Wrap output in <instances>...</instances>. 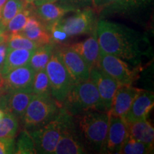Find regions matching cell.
<instances>
[{
  "mask_svg": "<svg viewBox=\"0 0 154 154\" xmlns=\"http://www.w3.org/2000/svg\"><path fill=\"white\" fill-rule=\"evenodd\" d=\"M34 50L13 49L7 47V55L1 75H5L13 69L29 64Z\"/></svg>",
  "mask_w": 154,
  "mask_h": 154,
  "instance_id": "21",
  "label": "cell"
},
{
  "mask_svg": "<svg viewBox=\"0 0 154 154\" xmlns=\"http://www.w3.org/2000/svg\"><path fill=\"white\" fill-rule=\"evenodd\" d=\"M126 125L128 134L130 137L138 141L153 146V127L146 119L133 122H126Z\"/></svg>",
  "mask_w": 154,
  "mask_h": 154,
  "instance_id": "20",
  "label": "cell"
},
{
  "mask_svg": "<svg viewBox=\"0 0 154 154\" xmlns=\"http://www.w3.org/2000/svg\"><path fill=\"white\" fill-rule=\"evenodd\" d=\"M54 51V44H46L34 50L31 57L29 65L35 72L45 69L47 63Z\"/></svg>",
  "mask_w": 154,
  "mask_h": 154,
  "instance_id": "22",
  "label": "cell"
},
{
  "mask_svg": "<svg viewBox=\"0 0 154 154\" xmlns=\"http://www.w3.org/2000/svg\"><path fill=\"white\" fill-rule=\"evenodd\" d=\"M57 24L69 37L91 34L96 30L95 13L93 9L87 7L76 11V14L68 18L61 19Z\"/></svg>",
  "mask_w": 154,
  "mask_h": 154,
  "instance_id": "8",
  "label": "cell"
},
{
  "mask_svg": "<svg viewBox=\"0 0 154 154\" xmlns=\"http://www.w3.org/2000/svg\"><path fill=\"white\" fill-rule=\"evenodd\" d=\"M45 71L51 85V96L62 106L74 81L56 51L50 58Z\"/></svg>",
  "mask_w": 154,
  "mask_h": 154,
  "instance_id": "6",
  "label": "cell"
},
{
  "mask_svg": "<svg viewBox=\"0 0 154 154\" xmlns=\"http://www.w3.org/2000/svg\"><path fill=\"white\" fill-rule=\"evenodd\" d=\"M33 96L32 89L7 90L5 96L4 111L22 119Z\"/></svg>",
  "mask_w": 154,
  "mask_h": 154,
  "instance_id": "15",
  "label": "cell"
},
{
  "mask_svg": "<svg viewBox=\"0 0 154 154\" xmlns=\"http://www.w3.org/2000/svg\"><path fill=\"white\" fill-rule=\"evenodd\" d=\"M140 1L144 0H92V5L96 12L106 10L126 9L135 7Z\"/></svg>",
  "mask_w": 154,
  "mask_h": 154,
  "instance_id": "23",
  "label": "cell"
},
{
  "mask_svg": "<svg viewBox=\"0 0 154 154\" xmlns=\"http://www.w3.org/2000/svg\"><path fill=\"white\" fill-rule=\"evenodd\" d=\"M59 116L61 121L60 137L54 153H86V146L75 124L74 116L63 107L61 108Z\"/></svg>",
  "mask_w": 154,
  "mask_h": 154,
  "instance_id": "5",
  "label": "cell"
},
{
  "mask_svg": "<svg viewBox=\"0 0 154 154\" xmlns=\"http://www.w3.org/2000/svg\"><path fill=\"white\" fill-rule=\"evenodd\" d=\"M26 6V4L21 0H7L2 10L0 22L6 27L9 21Z\"/></svg>",
  "mask_w": 154,
  "mask_h": 154,
  "instance_id": "29",
  "label": "cell"
},
{
  "mask_svg": "<svg viewBox=\"0 0 154 154\" xmlns=\"http://www.w3.org/2000/svg\"><path fill=\"white\" fill-rule=\"evenodd\" d=\"M89 79L96 85L106 111H109L113 96L121 85L99 66H95L90 69Z\"/></svg>",
  "mask_w": 154,
  "mask_h": 154,
  "instance_id": "11",
  "label": "cell"
},
{
  "mask_svg": "<svg viewBox=\"0 0 154 154\" xmlns=\"http://www.w3.org/2000/svg\"><path fill=\"white\" fill-rule=\"evenodd\" d=\"M69 47L82 57V59L87 63L90 69L92 67L98 65L100 54V47L96 30L93 33H91L90 37L86 38L85 41L72 44Z\"/></svg>",
  "mask_w": 154,
  "mask_h": 154,
  "instance_id": "18",
  "label": "cell"
},
{
  "mask_svg": "<svg viewBox=\"0 0 154 154\" xmlns=\"http://www.w3.org/2000/svg\"><path fill=\"white\" fill-rule=\"evenodd\" d=\"M19 128V119L14 114L5 112L0 119V138H14Z\"/></svg>",
  "mask_w": 154,
  "mask_h": 154,
  "instance_id": "25",
  "label": "cell"
},
{
  "mask_svg": "<svg viewBox=\"0 0 154 154\" xmlns=\"http://www.w3.org/2000/svg\"><path fill=\"white\" fill-rule=\"evenodd\" d=\"M120 85H131L137 77V72L131 70L127 63L114 55L100 51L98 65Z\"/></svg>",
  "mask_w": 154,
  "mask_h": 154,
  "instance_id": "9",
  "label": "cell"
},
{
  "mask_svg": "<svg viewBox=\"0 0 154 154\" xmlns=\"http://www.w3.org/2000/svg\"><path fill=\"white\" fill-rule=\"evenodd\" d=\"M109 111H88L74 116L75 124L84 145L103 153L109 124Z\"/></svg>",
  "mask_w": 154,
  "mask_h": 154,
  "instance_id": "2",
  "label": "cell"
},
{
  "mask_svg": "<svg viewBox=\"0 0 154 154\" xmlns=\"http://www.w3.org/2000/svg\"><path fill=\"white\" fill-rule=\"evenodd\" d=\"M32 92L36 95L44 96H51V85L45 69L35 72L33 84H32Z\"/></svg>",
  "mask_w": 154,
  "mask_h": 154,
  "instance_id": "27",
  "label": "cell"
},
{
  "mask_svg": "<svg viewBox=\"0 0 154 154\" xmlns=\"http://www.w3.org/2000/svg\"><path fill=\"white\" fill-rule=\"evenodd\" d=\"M34 6L27 5L20 12L13 17L6 26V32L7 34L19 33L22 31L26 24L29 17L33 14Z\"/></svg>",
  "mask_w": 154,
  "mask_h": 154,
  "instance_id": "24",
  "label": "cell"
},
{
  "mask_svg": "<svg viewBox=\"0 0 154 154\" xmlns=\"http://www.w3.org/2000/svg\"><path fill=\"white\" fill-rule=\"evenodd\" d=\"M127 136L128 131L124 119L110 115L103 153H119Z\"/></svg>",
  "mask_w": 154,
  "mask_h": 154,
  "instance_id": "12",
  "label": "cell"
},
{
  "mask_svg": "<svg viewBox=\"0 0 154 154\" xmlns=\"http://www.w3.org/2000/svg\"><path fill=\"white\" fill-rule=\"evenodd\" d=\"M96 32L100 51L136 63L149 48L146 36L125 25L100 20Z\"/></svg>",
  "mask_w": 154,
  "mask_h": 154,
  "instance_id": "1",
  "label": "cell"
},
{
  "mask_svg": "<svg viewBox=\"0 0 154 154\" xmlns=\"http://www.w3.org/2000/svg\"><path fill=\"white\" fill-rule=\"evenodd\" d=\"M61 107L52 96L34 94L21 119L23 126L27 131L39 128L54 120Z\"/></svg>",
  "mask_w": 154,
  "mask_h": 154,
  "instance_id": "4",
  "label": "cell"
},
{
  "mask_svg": "<svg viewBox=\"0 0 154 154\" xmlns=\"http://www.w3.org/2000/svg\"><path fill=\"white\" fill-rule=\"evenodd\" d=\"M14 138H0V154L14 153Z\"/></svg>",
  "mask_w": 154,
  "mask_h": 154,
  "instance_id": "33",
  "label": "cell"
},
{
  "mask_svg": "<svg viewBox=\"0 0 154 154\" xmlns=\"http://www.w3.org/2000/svg\"><path fill=\"white\" fill-rule=\"evenodd\" d=\"M5 113V111H4V110H2V109H0V119H1L4 116Z\"/></svg>",
  "mask_w": 154,
  "mask_h": 154,
  "instance_id": "39",
  "label": "cell"
},
{
  "mask_svg": "<svg viewBox=\"0 0 154 154\" xmlns=\"http://www.w3.org/2000/svg\"><path fill=\"white\" fill-rule=\"evenodd\" d=\"M34 74L35 71L27 64L1 75V79L7 90L32 89Z\"/></svg>",
  "mask_w": 154,
  "mask_h": 154,
  "instance_id": "13",
  "label": "cell"
},
{
  "mask_svg": "<svg viewBox=\"0 0 154 154\" xmlns=\"http://www.w3.org/2000/svg\"><path fill=\"white\" fill-rule=\"evenodd\" d=\"M34 11L36 16L48 29L54 23L62 19L67 13L75 11L57 1L34 7Z\"/></svg>",
  "mask_w": 154,
  "mask_h": 154,
  "instance_id": "17",
  "label": "cell"
},
{
  "mask_svg": "<svg viewBox=\"0 0 154 154\" xmlns=\"http://www.w3.org/2000/svg\"><path fill=\"white\" fill-rule=\"evenodd\" d=\"M14 153L16 154H34L36 153L34 140L29 132L24 129L19 134L18 139L14 143Z\"/></svg>",
  "mask_w": 154,
  "mask_h": 154,
  "instance_id": "30",
  "label": "cell"
},
{
  "mask_svg": "<svg viewBox=\"0 0 154 154\" xmlns=\"http://www.w3.org/2000/svg\"><path fill=\"white\" fill-rule=\"evenodd\" d=\"M154 106L153 92L143 90L134 100L128 112L123 119L126 122L147 119Z\"/></svg>",
  "mask_w": 154,
  "mask_h": 154,
  "instance_id": "16",
  "label": "cell"
},
{
  "mask_svg": "<svg viewBox=\"0 0 154 154\" xmlns=\"http://www.w3.org/2000/svg\"><path fill=\"white\" fill-rule=\"evenodd\" d=\"M74 82L89 79L90 68L82 57L70 47H59L56 50Z\"/></svg>",
  "mask_w": 154,
  "mask_h": 154,
  "instance_id": "10",
  "label": "cell"
},
{
  "mask_svg": "<svg viewBox=\"0 0 154 154\" xmlns=\"http://www.w3.org/2000/svg\"><path fill=\"white\" fill-rule=\"evenodd\" d=\"M59 2L75 11L90 7L92 5V0H59Z\"/></svg>",
  "mask_w": 154,
  "mask_h": 154,
  "instance_id": "32",
  "label": "cell"
},
{
  "mask_svg": "<svg viewBox=\"0 0 154 154\" xmlns=\"http://www.w3.org/2000/svg\"><path fill=\"white\" fill-rule=\"evenodd\" d=\"M47 29L49 30L50 35H51V43L54 44H63V42H66V38L69 37L58 25L57 22L51 25L49 27H48Z\"/></svg>",
  "mask_w": 154,
  "mask_h": 154,
  "instance_id": "31",
  "label": "cell"
},
{
  "mask_svg": "<svg viewBox=\"0 0 154 154\" xmlns=\"http://www.w3.org/2000/svg\"><path fill=\"white\" fill-rule=\"evenodd\" d=\"M29 132L34 140L36 153H54L61 133L59 113L54 120L39 128L29 131Z\"/></svg>",
  "mask_w": 154,
  "mask_h": 154,
  "instance_id": "7",
  "label": "cell"
},
{
  "mask_svg": "<svg viewBox=\"0 0 154 154\" xmlns=\"http://www.w3.org/2000/svg\"><path fill=\"white\" fill-rule=\"evenodd\" d=\"M7 47L13 49L34 50L40 47V44L29 39L21 33L8 34L7 38Z\"/></svg>",
  "mask_w": 154,
  "mask_h": 154,
  "instance_id": "28",
  "label": "cell"
},
{
  "mask_svg": "<svg viewBox=\"0 0 154 154\" xmlns=\"http://www.w3.org/2000/svg\"><path fill=\"white\" fill-rule=\"evenodd\" d=\"M142 91L143 89L133 87L131 85H121L113 96L109 110V114L124 118L134 100Z\"/></svg>",
  "mask_w": 154,
  "mask_h": 154,
  "instance_id": "14",
  "label": "cell"
},
{
  "mask_svg": "<svg viewBox=\"0 0 154 154\" xmlns=\"http://www.w3.org/2000/svg\"><path fill=\"white\" fill-rule=\"evenodd\" d=\"M57 1H59V0H33L32 5H33L34 7H38V6L43 5V4L54 2Z\"/></svg>",
  "mask_w": 154,
  "mask_h": 154,
  "instance_id": "37",
  "label": "cell"
},
{
  "mask_svg": "<svg viewBox=\"0 0 154 154\" xmlns=\"http://www.w3.org/2000/svg\"><path fill=\"white\" fill-rule=\"evenodd\" d=\"M19 33L40 45L51 43V35L49 30L42 21L36 16L34 11L29 17L24 29Z\"/></svg>",
  "mask_w": 154,
  "mask_h": 154,
  "instance_id": "19",
  "label": "cell"
},
{
  "mask_svg": "<svg viewBox=\"0 0 154 154\" xmlns=\"http://www.w3.org/2000/svg\"><path fill=\"white\" fill-rule=\"evenodd\" d=\"M33 0H26V5H32Z\"/></svg>",
  "mask_w": 154,
  "mask_h": 154,
  "instance_id": "40",
  "label": "cell"
},
{
  "mask_svg": "<svg viewBox=\"0 0 154 154\" xmlns=\"http://www.w3.org/2000/svg\"><path fill=\"white\" fill-rule=\"evenodd\" d=\"M7 52V44L6 42H3L0 43V75L2 71L4 63H5L6 55Z\"/></svg>",
  "mask_w": 154,
  "mask_h": 154,
  "instance_id": "34",
  "label": "cell"
},
{
  "mask_svg": "<svg viewBox=\"0 0 154 154\" xmlns=\"http://www.w3.org/2000/svg\"><path fill=\"white\" fill-rule=\"evenodd\" d=\"M62 107L73 116L88 111H106L97 88L91 79L74 82Z\"/></svg>",
  "mask_w": 154,
  "mask_h": 154,
  "instance_id": "3",
  "label": "cell"
},
{
  "mask_svg": "<svg viewBox=\"0 0 154 154\" xmlns=\"http://www.w3.org/2000/svg\"><path fill=\"white\" fill-rule=\"evenodd\" d=\"M7 0H0V16H1V12L2 10V8L5 6V3L7 2Z\"/></svg>",
  "mask_w": 154,
  "mask_h": 154,
  "instance_id": "38",
  "label": "cell"
},
{
  "mask_svg": "<svg viewBox=\"0 0 154 154\" xmlns=\"http://www.w3.org/2000/svg\"><path fill=\"white\" fill-rule=\"evenodd\" d=\"M8 34L6 32V27L0 22V43L7 41Z\"/></svg>",
  "mask_w": 154,
  "mask_h": 154,
  "instance_id": "36",
  "label": "cell"
},
{
  "mask_svg": "<svg viewBox=\"0 0 154 154\" xmlns=\"http://www.w3.org/2000/svg\"><path fill=\"white\" fill-rule=\"evenodd\" d=\"M7 91V89L4 86L1 79V75H0V109L4 110V105H5V96Z\"/></svg>",
  "mask_w": 154,
  "mask_h": 154,
  "instance_id": "35",
  "label": "cell"
},
{
  "mask_svg": "<svg viewBox=\"0 0 154 154\" xmlns=\"http://www.w3.org/2000/svg\"><path fill=\"white\" fill-rule=\"evenodd\" d=\"M153 153V146L127 136L119 153L121 154H148Z\"/></svg>",
  "mask_w": 154,
  "mask_h": 154,
  "instance_id": "26",
  "label": "cell"
},
{
  "mask_svg": "<svg viewBox=\"0 0 154 154\" xmlns=\"http://www.w3.org/2000/svg\"><path fill=\"white\" fill-rule=\"evenodd\" d=\"M21 1H22L23 2H24L25 4H26V0H21Z\"/></svg>",
  "mask_w": 154,
  "mask_h": 154,
  "instance_id": "41",
  "label": "cell"
}]
</instances>
